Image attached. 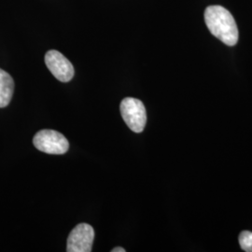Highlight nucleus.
<instances>
[{
	"label": "nucleus",
	"mask_w": 252,
	"mask_h": 252,
	"mask_svg": "<svg viewBox=\"0 0 252 252\" xmlns=\"http://www.w3.org/2000/svg\"><path fill=\"white\" fill-rule=\"evenodd\" d=\"M14 81L9 73L0 68V108H6L12 98Z\"/></svg>",
	"instance_id": "obj_6"
},
{
	"label": "nucleus",
	"mask_w": 252,
	"mask_h": 252,
	"mask_svg": "<svg viewBox=\"0 0 252 252\" xmlns=\"http://www.w3.org/2000/svg\"><path fill=\"white\" fill-rule=\"evenodd\" d=\"M111 252H126V250L124 249V248H120V247H118V248H115V249H113Z\"/></svg>",
	"instance_id": "obj_8"
},
{
	"label": "nucleus",
	"mask_w": 252,
	"mask_h": 252,
	"mask_svg": "<svg viewBox=\"0 0 252 252\" xmlns=\"http://www.w3.org/2000/svg\"><path fill=\"white\" fill-rule=\"evenodd\" d=\"M94 239V231L92 226L87 223L78 224L68 235L66 252H92Z\"/></svg>",
	"instance_id": "obj_4"
},
{
	"label": "nucleus",
	"mask_w": 252,
	"mask_h": 252,
	"mask_svg": "<svg viewBox=\"0 0 252 252\" xmlns=\"http://www.w3.org/2000/svg\"><path fill=\"white\" fill-rule=\"evenodd\" d=\"M33 144L38 151L49 154H63L69 149L65 136L50 129L37 132L33 138Z\"/></svg>",
	"instance_id": "obj_3"
},
{
	"label": "nucleus",
	"mask_w": 252,
	"mask_h": 252,
	"mask_svg": "<svg viewBox=\"0 0 252 252\" xmlns=\"http://www.w3.org/2000/svg\"><path fill=\"white\" fill-rule=\"evenodd\" d=\"M205 22L213 36L227 46L238 42V28L229 10L221 6H209L205 10Z\"/></svg>",
	"instance_id": "obj_1"
},
{
	"label": "nucleus",
	"mask_w": 252,
	"mask_h": 252,
	"mask_svg": "<svg viewBox=\"0 0 252 252\" xmlns=\"http://www.w3.org/2000/svg\"><path fill=\"white\" fill-rule=\"evenodd\" d=\"M120 108L127 126L135 133H141L147 123V112L143 102L133 97H126L122 101Z\"/></svg>",
	"instance_id": "obj_2"
},
{
	"label": "nucleus",
	"mask_w": 252,
	"mask_h": 252,
	"mask_svg": "<svg viewBox=\"0 0 252 252\" xmlns=\"http://www.w3.org/2000/svg\"><path fill=\"white\" fill-rule=\"evenodd\" d=\"M45 63L48 69L58 81L68 82L74 77L72 63L58 51L52 50L45 54Z\"/></svg>",
	"instance_id": "obj_5"
},
{
	"label": "nucleus",
	"mask_w": 252,
	"mask_h": 252,
	"mask_svg": "<svg viewBox=\"0 0 252 252\" xmlns=\"http://www.w3.org/2000/svg\"><path fill=\"white\" fill-rule=\"evenodd\" d=\"M239 244L244 252H252V232L243 231L239 235Z\"/></svg>",
	"instance_id": "obj_7"
}]
</instances>
